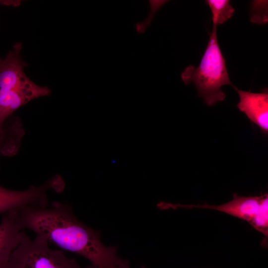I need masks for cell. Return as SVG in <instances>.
<instances>
[{
  "label": "cell",
  "mask_w": 268,
  "mask_h": 268,
  "mask_svg": "<svg viewBox=\"0 0 268 268\" xmlns=\"http://www.w3.org/2000/svg\"><path fill=\"white\" fill-rule=\"evenodd\" d=\"M23 230L29 229L61 249L87 259L94 268H129L117 254L116 246H105L101 232L88 227L74 215L69 204L53 202L49 207L27 205L17 209Z\"/></svg>",
  "instance_id": "obj_1"
},
{
  "label": "cell",
  "mask_w": 268,
  "mask_h": 268,
  "mask_svg": "<svg viewBox=\"0 0 268 268\" xmlns=\"http://www.w3.org/2000/svg\"><path fill=\"white\" fill-rule=\"evenodd\" d=\"M216 25L213 24L205 52L197 67L188 66L181 73V78L186 85L193 83L200 97L208 106H212L226 98L222 86L232 84L225 59L219 48Z\"/></svg>",
  "instance_id": "obj_2"
},
{
  "label": "cell",
  "mask_w": 268,
  "mask_h": 268,
  "mask_svg": "<svg viewBox=\"0 0 268 268\" xmlns=\"http://www.w3.org/2000/svg\"><path fill=\"white\" fill-rule=\"evenodd\" d=\"M47 239L36 235L31 239L22 231L20 242L11 254L6 265L7 268H81L74 259L67 257L62 250H54Z\"/></svg>",
  "instance_id": "obj_3"
},
{
  "label": "cell",
  "mask_w": 268,
  "mask_h": 268,
  "mask_svg": "<svg viewBox=\"0 0 268 268\" xmlns=\"http://www.w3.org/2000/svg\"><path fill=\"white\" fill-rule=\"evenodd\" d=\"M65 188L62 177L56 175L38 186H32L23 191H13L0 186V214L27 205L48 206L47 192L51 190L61 192Z\"/></svg>",
  "instance_id": "obj_4"
},
{
  "label": "cell",
  "mask_w": 268,
  "mask_h": 268,
  "mask_svg": "<svg viewBox=\"0 0 268 268\" xmlns=\"http://www.w3.org/2000/svg\"><path fill=\"white\" fill-rule=\"evenodd\" d=\"M263 196L255 197L240 196L236 194L233 195L230 201L220 205L184 204L160 202L157 206L162 209L185 208H208L216 210L249 222L258 211L262 202Z\"/></svg>",
  "instance_id": "obj_5"
},
{
  "label": "cell",
  "mask_w": 268,
  "mask_h": 268,
  "mask_svg": "<svg viewBox=\"0 0 268 268\" xmlns=\"http://www.w3.org/2000/svg\"><path fill=\"white\" fill-rule=\"evenodd\" d=\"M48 88L37 85L30 79L10 89H0V129L6 119L20 107L30 101L48 95Z\"/></svg>",
  "instance_id": "obj_6"
},
{
  "label": "cell",
  "mask_w": 268,
  "mask_h": 268,
  "mask_svg": "<svg viewBox=\"0 0 268 268\" xmlns=\"http://www.w3.org/2000/svg\"><path fill=\"white\" fill-rule=\"evenodd\" d=\"M233 87L238 93L239 102L237 107L243 112L248 118L258 126L262 132L267 134L268 132V94L265 91L262 93H253Z\"/></svg>",
  "instance_id": "obj_7"
},
{
  "label": "cell",
  "mask_w": 268,
  "mask_h": 268,
  "mask_svg": "<svg viewBox=\"0 0 268 268\" xmlns=\"http://www.w3.org/2000/svg\"><path fill=\"white\" fill-rule=\"evenodd\" d=\"M21 43H16L4 59L0 57V89H10L29 79L24 72L26 64L20 56Z\"/></svg>",
  "instance_id": "obj_8"
},
{
  "label": "cell",
  "mask_w": 268,
  "mask_h": 268,
  "mask_svg": "<svg viewBox=\"0 0 268 268\" xmlns=\"http://www.w3.org/2000/svg\"><path fill=\"white\" fill-rule=\"evenodd\" d=\"M17 209L4 214L0 223V266L6 265L11 254L19 244L23 230Z\"/></svg>",
  "instance_id": "obj_9"
},
{
  "label": "cell",
  "mask_w": 268,
  "mask_h": 268,
  "mask_svg": "<svg viewBox=\"0 0 268 268\" xmlns=\"http://www.w3.org/2000/svg\"><path fill=\"white\" fill-rule=\"evenodd\" d=\"M24 134L21 122L17 119L9 126L0 129V153L11 156L17 152Z\"/></svg>",
  "instance_id": "obj_10"
},
{
  "label": "cell",
  "mask_w": 268,
  "mask_h": 268,
  "mask_svg": "<svg viewBox=\"0 0 268 268\" xmlns=\"http://www.w3.org/2000/svg\"><path fill=\"white\" fill-rule=\"evenodd\" d=\"M212 13L213 24H221L230 19L233 15L235 9L228 0H207Z\"/></svg>",
  "instance_id": "obj_11"
},
{
  "label": "cell",
  "mask_w": 268,
  "mask_h": 268,
  "mask_svg": "<svg viewBox=\"0 0 268 268\" xmlns=\"http://www.w3.org/2000/svg\"><path fill=\"white\" fill-rule=\"evenodd\" d=\"M256 230H258L265 236V242L263 243V246H267L268 238V195H263L260 207L248 222Z\"/></svg>",
  "instance_id": "obj_12"
},
{
  "label": "cell",
  "mask_w": 268,
  "mask_h": 268,
  "mask_svg": "<svg viewBox=\"0 0 268 268\" xmlns=\"http://www.w3.org/2000/svg\"><path fill=\"white\" fill-rule=\"evenodd\" d=\"M268 1L254 0L252 2L251 20L252 22L264 24L268 21Z\"/></svg>",
  "instance_id": "obj_13"
},
{
  "label": "cell",
  "mask_w": 268,
  "mask_h": 268,
  "mask_svg": "<svg viewBox=\"0 0 268 268\" xmlns=\"http://www.w3.org/2000/svg\"><path fill=\"white\" fill-rule=\"evenodd\" d=\"M166 0H149V12L146 18L143 20L149 27L153 19L156 12L165 3Z\"/></svg>",
  "instance_id": "obj_14"
},
{
  "label": "cell",
  "mask_w": 268,
  "mask_h": 268,
  "mask_svg": "<svg viewBox=\"0 0 268 268\" xmlns=\"http://www.w3.org/2000/svg\"><path fill=\"white\" fill-rule=\"evenodd\" d=\"M134 28L136 33L138 34H143L146 32L148 27L142 20L136 22L134 24Z\"/></svg>",
  "instance_id": "obj_15"
},
{
  "label": "cell",
  "mask_w": 268,
  "mask_h": 268,
  "mask_svg": "<svg viewBox=\"0 0 268 268\" xmlns=\"http://www.w3.org/2000/svg\"><path fill=\"white\" fill-rule=\"evenodd\" d=\"M0 268H7L6 265L0 266Z\"/></svg>",
  "instance_id": "obj_16"
},
{
  "label": "cell",
  "mask_w": 268,
  "mask_h": 268,
  "mask_svg": "<svg viewBox=\"0 0 268 268\" xmlns=\"http://www.w3.org/2000/svg\"><path fill=\"white\" fill-rule=\"evenodd\" d=\"M141 268H145V267H142Z\"/></svg>",
  "instance_id": "obj_17"
}]
</instances>
